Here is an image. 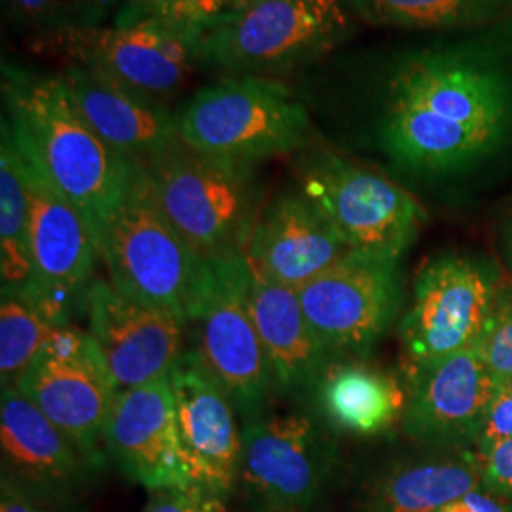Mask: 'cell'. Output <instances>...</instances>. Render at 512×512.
<instances>
[{
    "mask_svg": "<svg viewBox=\"0 0 512 512\" xmlns=\"http://www.w3.org/2000/svg\"><path fill=\"white\" fill-rule=\"evenodd\" d=\"M376 135L387 158L418 177L471 169L512 135V61L492 46L408 52L378 93Z\"/></svg>",
    "mask_w": 512,
    "mask_h": 512,
    "instance_id": "obj_1",
    "label": "cell"
},
{
    "mask_svg": "<svg viewBox=\"0 0 512 512\" xmlns=\"http://www.w3.org/2000/svg\"><path fill=\"white\" fill-rule=\"evenodd\" d=\"M2 101L16 141L82 213L101 255L137 164L93 131L59 73H37L4 61Z\"/></svg>",
    "mask_w": 512,
    "mask_h": 512,
    "instance_id": "obj_2",
    "label": "cell"
},
{
    "mask_svg": "<svg viewBox=\"0 0 512 512\" xmlns=\"http://www.w3.org/2000/svg\"><path fill=\"white\" fill-rule=\"evenodd\" d=\"M145 167L167 219L196 255L245 253L262 211L255 165L203 154L177 135Z\"/></svg>",
    "mask_w": 512,
    "mask_h": 512,
    "instance_id": "obj_3",
    "label": "cell"
},
{
    "mask_svg": "<svg viewBox=\"0 0 512 512\" xmlns=\"http://www.w3.org/2000/svg\"><path fill=\"white\" fill-rule=\"evenodd\" d=\"M188 147L256 165L308 147V109L291 88L266 76H226L205 86L175 114Z\"/></svg>",
    "mask_w": 512,
    "mask_h": 512,
    "instance_id": "obj_4",
    "label": "cell"
},
{
    "mask_svg": "<svg viewBox=\"0 0 512 512\" xmlns=\"http://www.w3.org/2000/svg\"><path fill=\"white\" fill-rule=\"evenodd\" d=\"M348 33L342 0H255L203 25L202 65L232 76L287 73L330 54Z\"/></svg>",
    "mask_w": 512,
    "mask_h": 512,
    "instance_id": "obj_5",
    "label": "cell"
},
{
    "mask_svg": "<svg viewBox=\"0 0 512 512\" xmlns=\"http://www.w3.org/2000/svg\"><path fill=\"white\" fill-rule=\"evenodd\" d=\"M110 283L188 327L203 260L167 219L147 167L137 165L101 249Z\"/></svg>",
    "mask_w": 512,
    "mask_h": 512,
    "instance_id": "obj_6",
    "label": "cell"
},
{
    "mask_svg": "<svg viewBox=\"0 0 512 512\" xmlns=\"http://www.w3.org/2000/svg\"><path fill=\"white\" fill-rule=\"evenodd\" d=\"M245 253L203 260L188 317L194 351L228 393L243 420L268 412L274 380L249 310Z\"/></svg>",
    "mask_w": 512,
    "mask_h": 512,
    "instance_id": "obj_7",
    "label": "cell"
},
{
    "mask_svg": "<svg viewBox=\"0 0 512 512\" xmlns=\"http://www.w3.org/2000/svg\"><path fill=\"white\" fill-rule=\"evenodd\" d=\"M338 452L308 414L243 421L238 492L245 512H319L338 473Z\"/></svg>",
    "mask_w": 512,
    "mask_h": 512,
    "instance_id": "obj_8",
    "label": "cell"
},
{
    "mask_svg": "<svg viewBox=\"0 0 512 512\" xmlns=\"http://www.w3.org/2000/svg\"><path fill=\"white\" fill-rule=\"evenodd\" d=\"M202 33V25L186 21L145 19L33 37L31 46L164 101L202 65Z\"/></svg>",
    "mask_w": 512,
    "mask_h": 512,
    "instance_id": "obj_9",
    "label": "cell"
},
{
    "mask_svg": "<svg viewBox=\"0 0 512 512\" xmlns=\"http://www.w3.org/2000/svg\"><path fill=\"white\" fill-rule=\"evenodd\" d=\"M298 183L351 251L401 258L420 230L423 209L404 188L338 154L306 152Z\"/></svg>",
    "mask_w": 512,
    "mask_h": 512,
    "instance_id": "obj_10",
    "label": "cell"
},
{
    "mask_svg": "<svg viewBox=\"0 0 512 512\" xmlns=\"http://www.w3.org/2000/svg\"><path fill=\"white\" fill-rule=\"evenodd\" d=\"M73 442L97 471L105 465V429L118 395L88 330H55L14 385Z\"/></svg>",
    "mask_w": 512,
    "mask_h": 512,
    "instance_id": "obj_11",
    "label": "cell"
},
{
    "mask_svg": "<svg viewBox=\"0 0 512 512\" xmlns=\"http://www.w3.org/2000/svg\"><path fill=\"white\" fill-rule=\"evenodd\" d=\"M497 289L494 275L473 258H431L418 272L410 308L401 321L408 365L476 348L494 310Z\"/></svg>",
    "mask_w": 512,
    "mask_h": 512,
    "instance_id": "obj_12",
    "label": "cell"
},
{
    "mask_svg": "<svg viewBox=\"0 0 512 512\" xmlns=\"http://www.w3.org/2000/svg\"><path fill=\"white\" fill-rule=\"evenodd\" d=\"M296 293L311 329L336 357L365 355L397 317L399 258L349 251Z\"/></svg>",
    "mask_w": 512,
    "mask_h": 512,
    "instance_id": "obj_13",
    "label": "cell"
},
{
    "mask_svg": "<svg viewBox=\"0 0 512 512\" xmlns=\"http://www.w3.org/2000/svg\"><path fill=\"white\" fill-rule=\"evenodd\" d=\"M16 145L29 192L35 298L59 321L73 325L74 313L86 311V296L101 255L82 213L50 181L35 156L18 141Z\"/></svg>",
    "mask_w": 512,
    "mask_h": 512,
    "instance_id": "obj_14",
    "label": "cell"
},
{
    "mask_svg": "<svg viewBox=\"0 0 512 512\" xmlns=\"http://www.w3.org/2000/svg\"><path fill=\"white\" fill-rule=\"evenodd\" d=\"M84 313L116 391L167 378L186 351L181 319L129 298L105 279L93 281Z\"/></svg>",
    "mask_w": 512,
    "mask_h": 512,
    "instance_id": "obj_15",
    "label": "cell"
},
{
    "mask_svg": "<svg viewBox=\"0 0 512 512\" xmlns=\"http://www.w3.org/2000/svg\"><path fill=\"white\" fill-rule=\"evenodd\" d=\"M404 435L440 450L473 442L501 385L475 348L408 366Z\"/></svg>",
    "mask_w": 512,
    "mask_h": 512,
    "instance_id": "obj_16",
    "label": "cell"
},
{
    "mask_svg": "<svg viewBox=\"0 0 512 512\" xmlns=\"http://www.w3.org/2000/svg\"><path fill=\"white\" fill-rule=\"evenodd\" d=\"M169 384L190 486L228 501L238 488L241 459L236 404L194 349H186L173 366Z\"/></svg>",
    "mask_w": 512,
    "mask_h": 512,
    "instance_id": "obj_17",
    "label": "cell"
},
{
    "mask_svg": "<svg viewBox=\"0 0 512 512\" xmlns=\"http://www.w3.org/2000/svg\"><path fill=\"white\" fill-rule=\"evenodd\" d=\"M105 452L122 475L148 492L190 486L169 376L118 391Z\"/></svg>",
    "mask_w": 512,
    "mask_h": 512,
    "instance_id": "obj_18",
    "label": "cell"
},
{
    "mask_svg": "<svg viewBox=\"0 0 512 512\" xmlns=\"http://www.w3.org/2000/svg\"><path fill=\"white\" fill-rule=\"evenodd\" d=\"M349 251L327 217L298 188L262 207L245 258L258 274L300 291Z\"/></svg>",
    "mask_w": 512,
    "mask_h": 512,
    "instance_id": "obj_19",
    "label": "cell"
},
{
    "mask_svg": "<svg viewBox=\"0 0 512 512\" xmlns=\"http://www.w3.org/2000/svg\"><path fill=\"white\" fill-rule=\"evenodd\" d=\"M2 471L18 478L40 501H69L97 473L92 463L16 387L0 397Z\"/></svg>",
    "mask_w": 512,
    "mask_h": 512,
    "instance_id": "obj_20",
    "label": "cell"
},
{
    "mask_svg": "<svg viewBox=\"0 0 512 512\" xmlns=\"http://www.w3.org/2000/svg\"><path fill=\"white\" fill-rule=\"evenodd\" d=\"M59 76L93 131L131 164L147 165L177 137L175 114L164 101L74 63Z\"/></svg>",
    "mask_w": 512,
    "mask_h": 512,
    "instance_id": "obj_21",
    "label": "cell"
},
{
    "mask_svg": "<svg viewBox=\"0 0 512 512\" xmlns=\"http://www.w3.org/2000/svg\"><path fill=\"white\" fill-rule=\"evenodd\" d=\"M249 270V310L270 365L274 391L296 397L310 393L323 370L338 357L311 329L294 289L258 274L251 266Z\"/></svg>",
    "mask_w": 512,
    "mask_h": 512,
    "instance_id": "obj_22",
    "label": "cell"
},
{
    "mask_svg": "<svg viewBox=\"0 0 512 512\" xmlns=\"http://www.w3.org/2000/svg\"><path fill=\"white\" fill-rule=\"evenodd\" d=\"M319 416L332 429L355 437H376L403 421L406 387L376 366L334 359L311 387Z\"/></svg>",
    "mask_w": 512,
    "mask_h": 512,
    "instance_id": "obj_23",
    "label": "cell"
},
{
    "mask_svg": "<svg viewBox=\"0 0 512 512\" xmlns=\"http://www.w3.org/2000/svg\"><path fill=\"white\" fill-rule=\"evenodd\" d=\"M480 486L478 454L397 459L366 482L359 512H439Z\"/></svg>",
    "mask_w": 512,
    "mask_h": 512,
    "instance_id": "obj_24",
    "label": "cell"
},
{
    "mask_svg": "<svg viewBox=\"0 0 512 512\" xmlns=\"http://www.w3.org/2000/svg\"><path fill=\"white\" fill-rule=\"evenodd\" d=\"M0 274L2 293L35 296L29 230V192L14 133L0 126Z\"/></svg>",
    "mask_w": 512,
    "mask_h": 512,
    "instance_id": "obj_25",
    "label": "cell"
},
{
    "mask_svg": "<svg viewBox=\"0 0 512 512\" xmlns=\"http://www.w3.org/2000/svg\"><path fill=\"white\" fill-rule=\"evenodd\" d=\"M370 25L403 29H465L497 18L501 0H349Z\"/></svg>",
    "mask_w": 512,
    "mask_h": 512,
    "instance_id": "obj_26",
    "label": "cell"
},
{
    "mask_svg": "<svg viewBox=\"0 0 512 512\" xmlns=\"http://www.w3.org/2000/svg\"><path fill=\"white\" fill-rule=\"evenodd\" d=\"M59 327H65L35 296L2 293L0 302V378L14 387Z\"/></svg>",
    "mask_w": 512,
    "mask_h": 512,
    "instance_id": "obj_27",
    "label": "cell"
},
{
    "mask_svg": "<svg viewBox=\"0 0 512 512\" xmlns=\"http://www.w3.org/2000/svg\"><path fill=\"white\" fill-rule=\"evenodd\" d=\"M10 19L33 37L99 27L110 14L99 0H4Z\"/></svg>",
    "mask_w": 512,
    "mask_h": 512,
    "instance_id": "obj_28",
    "label": "cell"
},
{
    "mask_svg": "<svg viewBox=\"0 0 512 512\" xmlns=\"http://www.w3.org/2000/svg\"><path fill=\"white\" fill-rule=\"evenodd\" d=\"M476 353L488 366L497 384L512 382V289L503 287L495 294L494 310L482 338L476 344Z\"/></svg>",
    "mask_w": 512,
    "mask_h": 512,
    "instance_id": "obj_29",
    "label": "cell"
},
{
    "mask_svg": "<svg viewBox=\"0 0 512 512\" xmlns=\"http://www.w3.org/2000/svg\"><path fill=\"white\" fill-rule=\"evenodd\" d=\"M143 512H228L226 499L196 486L162 488L148 492Z\"/></svg>",
    "mask_w": 512,
    "mask_h": 512,
    "instance_id": "obj_30",
    "label": "cell"
},
{
    "mask_svg": "<svg viewBox=\"0 0 512 512\" xmlns=\"http://www.w3.org/2000/svg\"><path fill=\"white\" fill-rule=\"evenodd\" d=\"M196 0H120L114 25H131L145 19H171L194 23Z\"/></svg>",
    "mask_w": 512,
    "mask_h": 512,
    "instance_id": "obj_31",
    "label": "cell"
},
{
    "mask_svg": "<svg viewBox=\"0 0 512 512\" xmlns=\"http://www.w3.org/2000/svg\"><path fill=\"white\" fill-rule=\"evenodd\" d=\"M484 490L512 503V437L480 452Z\"/></svg>",
    "mask_w": 512,
    "mask_h": 512,
    "instance_id": "obj_32",
    "label": "cell"
},
{
    "mask_svg": "<svg viewBox=\"0 0 512 512\" xmlns=\"http://www.w3.org/2000/svg\"><path fill=\"white\" fill-rule=\"evenodd\" d=\"M509 437H512V382L501 385L494 403L484 418L475 442L478 446V454L486 452L497 442Z\"/></svg>",
    "mask_w": 512,
    "mask_h": 512,
    "instance_id": "obj_33",
    "label": "cell"
},
{
    "mask_svg": "<svg viewBox=\"0 0 512 512\" xmlns=\"http://www.w3.org/2000/svg\"><path fill=\"white\" fill-rule=\"evenodd\" d=\"M0 512H44L40 499L18 478L2 471L0 476Z\"/></svg>",
    "mask_w": 512,
    "mask_h": 512,
    "instance_id": "obj_34",
    "label": "cell"
},
{
    "mask_svg": "<svg viewBox=\"0 0 512 512\" xmlns=\"http://www.w3.org/2000/svg\"><path fill=\"white\" fill-rule=\"evenodd\" d=\"M439 512H512V507H509V501L490 494L488 490H475L459 497Z\"/></svg>",
    "mask_w": 512,
    "mask_h": 512,
    "instance_id": "obj_35",
    "label": "cell"
},
{
    "mask_svg": "<svg viewBox=\"0 0 512 512\" xmlns=\"http://www.w3.org/2000/svg\"><path fill=\"white\" fill-rule=\"evenodd\" d=\"M505 253H507V260L512 268V215L507 222V228H505Z\"/></svg>",
    "mask_w": 512,
    "mask_h": 512,
    "instance_id": "obj_36",
    "label": "cell"
},
{
    "mask_svg": "<svg viewBox=\"0 0 512 512\" xmlns=\"http://www.w3.org/2000/svg\"><path fill=\"white\" fill-rule=\"evenodd\" d=\"M103 6H107L109 8L110 12L114 10V8H118L120 6V0H99Z\"/></svg>",
    "mask_w": 512,
    "mask_h": 512,
    "instance_id": "obj_37",
    "label": "cell"
},
{
    "mask_svg": "<svg viewBox=\"0 0 512 512\" xmlns=\"http://www.w3.org/2000/svg\"><path fill=\"white\" fill-rule=\"evenodd\" d=\"M251 2H255V0H232V8H239V6H245Z\"/></svg>",
    "mask_w": 512,
    "mask_h": 512,
    "instance_id": "obj_38",
    "label": "cell"
},
{
    "mask_svg": "<svg viewBox=\"0 0 512 512\" xmlns=\"http://www.w3.org/2000/svg\"><path fill=\"white\" fill-rule=\"evenodd\" d=\"M501 2H503L507 8H512V0H501Z\"/></svg>",
    "mask_w": 512,
    "mask_h": 512,
    "instance_id": "obj_39",
    "label": "cell"
}]
</instances>
